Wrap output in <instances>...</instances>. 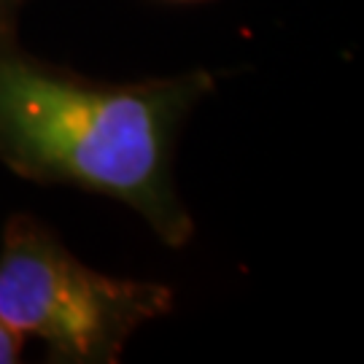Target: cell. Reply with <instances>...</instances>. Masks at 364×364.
<instances>
[{
	"instance_id": "6da1fadb",
	"label": "cell",
	"mask_w": 364,
	"mask_h": 364,
	"mask_svg": "<svg viewBox=\"0 0 364 364\" xmlns=\"http://www.w3.org/2000/svg\"><path fill=\"white\" fill-rule=\"evenodd\" d=\"M208 84L205 73L90 84L0 41V156L27 178L117 197L181 246L192 221L173 186V144Z\"/></svg>"
},
{
	"instance_id": "7a4b0ae2",
	"label": "cell",
	"mask_w": 364,
	"mask_h": 364,
	"mask_svg": "<svg viewBox=\"0 0 364 364\" xmlns=\"http://www.w3.org/2000/svg\"><path fill=\"white\" fill-rule=\"evenodd\" d=\"M170 289L87 267L30 216L9 221L0 248V318L65 362H117L138 326L168 313Z\"/></svg>"
},
{
	"instance_id": "3957f363",
	"label": "cell",
	"mask_w": 364,
	"mask_h": 364,
	"mask_svg": "<svg viewBox=\"0 0 364 364\" xmlns=\"http://www.w3.org/2000/svg\"><path fill=\"white\" fill-rule=\"evenodd\" d=\"M22 353V335L0 318V364H11Z\"/></svg>"
}]
</instances>
